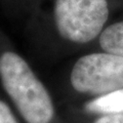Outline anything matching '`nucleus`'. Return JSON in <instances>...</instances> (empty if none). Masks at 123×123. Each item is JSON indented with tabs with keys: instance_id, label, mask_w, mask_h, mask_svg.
I'll return each instance as SVG.
<instances>
[{
	"instance_id": "1",
	"label": "nucleus",
	"mask_w": 123,
	"mask_h": 123,
	"mask_svg": "<svg viewBox=\"0 0 123 123\" xmlns=\"http://www.w3.org/2000/svg\"><path fill=\"white\" fill-rule=\"evenodd\" d=\"M0 83L27 123H50L55 105L48 89L24 57L13 50L0 53Z\"/></svg>"
},
{
	"instance_id": "2",
	"label": "nucleus",
	"mask_w": 123,
	"mask_h": 123,
	"mask_svg": "<svg viewBox=\"0 0 123 123\" xmlns=\"http://www.w3.org/2000/svg\"><path fill=\"white\" fill-rule=\"evenodd\" d=\"M120 0H52L51 21L61 39L76 45L98 40Z\"/></svg>"
},
{
	"instance_id": "3",
	"label": "nucleus",
	"mask_w": 123,
	"mask_h": 123,
	"mask_svg": "<svg viewBox=\"0 0 123 123\" xmlns=\"http://www.w3.org/2000/svg\"><path fill=\"white\" fill-rule=\"evenodd\" d=\"M70 84L76 92L99 97L123 88V56L107 51L86 53L70 72Z\"/></svg>"
},
{
	"instance_id": "4",
	"label": "nucleus",
	"mask_w": 123,
	"mask_h": 123,
	"mask_svg": "<svg viewBox=\"0 0 123 123\" xmlns=\"http://www.w3.org/2000/svg\"><path fill=\"white\" fill-rule=\"evenodd\" d=\"M86 112L97 115L123 114V88L95 97L84 106Z\"/></svg>"
},
{
	"instance_id": "5",
	"label": "nucleus",
	"mask_w": 123,
	"mask_h": 123,
	"mask_svg": "<svg viewBox=\"0 0 123 123\" xmlns=\"http://www.w3.org/2000/svg\"><path fill=\"white\" fill-rule=\"evenodd\" d=\"M101 50L123 56V18L112 22L98 38Z\"/></svg>"
},
{
	"instance_id": "6",
	"label": "nucleus",
	"mask_w": 123,
	"mask_h": 123,
	"mask_svg": "<svg viewBox=\"0 0 123 123\" xmlns=\"http://www.w3.org/2000/svg\"><path fill=\"white\" fill-rule=\"evenodd\" d=\"M0 123H18L11 108L2 99H0Z\"/></svg>"
},
{
	"instance_id": "7",
	"label": "nucleus",
	"mask_w": 123,
	"mask_h": 123,
	"mask_svg": "<svg viewBox=\"0 0 123 123\" xmlns=\"http://www.w3.org/2000/svg\"><path fill=\"white\" fill-rule=\"evenodd\" d=\"M93 123H123V114L101 115Z\"/></svg>"
},
{
	"instance_id": "8",
	"label": "nucleus",
	"mask_w": 123,
	"mask_h": 123,
	"mask_svg": "<svg viewBox=\"0 0 123 123\" xmlns=\"http://www.w3.org/2000/svg\"><path fill=\"white\" fill-rule=\"evenodd\" d=\"M120 4L123 5V0H120Z\"/></svg>"
}]
</instances>
